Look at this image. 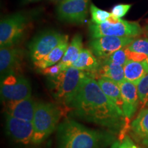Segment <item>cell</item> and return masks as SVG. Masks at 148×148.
<instances>
[{"instance_id":"cell-5","label":"cell","mask_w":148,"mask_h":148,"mask_svg":"<svg viewBox=\"0 0 148 148\" xmlns=\"http://www.w3.org/2000/svg\"><path fill=\"white\" fill-rule=\"evenodd\" d=\"M90 38L101 36L134 37L142 33L140 25L136 22L127 21L112 15L104 23L97 24L90 22L88 25Z\"/></svg>"},{"instance_id":"cell-15","label":"cell","mask_w":148,"mask_h":148,"mask_svg":"<svg viewBox=\"0 0 148 148\" xmlns=\"http://www.w3.org/2000/svg\"><path fill=\"white\" fill-rule=\"evenodd\" d=\"M68 40H69V36L68 35L65 34L64 38L61 40L60 43L55 48H53L46 56L42 58L41 60L34 62V66L37 69L43 70L58 63L64 56L66 49L69 46Z\"/></svg>"},{"instance_id":"cell-1","label":"cell","mask_w":148,"mask_h":148,"mask_svg":"<svg viewBox=\"0 0 148 148\" xmlns=\"http://www.w3.org/2000/svg\"><path fill=\"white\" fill-rule=\"evenodd\" d=\"M66 106L79 119L106 127L112 132H118L124 125L125 116L121 108L105 95L97 81L88 73Z\"/></svg>"},{"instance_id":"cell-26","label":"cell","mask_w":148,"mask_h":148,"mask_svg":"<svg viewBox=\"0 0 148 148\" xmlns=\"http://www.w3.org/2000/svg\"><path fill=\"white\" fill-rule=\"evenodd\" d=\"M132 5L130 4H117L115 5L111 10V14L114 17L117 18H121L124 16L127 12L131 8Z\"/></svg>"},{"instance_id":"cell-12","label":"cell","mask_w":148,"mask_h":148,"mask_svg":"<svg viewBox=\"0 0 148 148\" xmlns=\"http://www.w3.org/2000/svg\"><path fill=\"white\" fill-rule=\"evenodd\" d=\"M23 56V51L15 46L1 47L0 49V73L1 78L10 75L17 73Z\"/></svg>"},{"instance_id":"cell-7","label":"cell","mask_w":148,"mask_h":148,"mask_svg":"<svg viewBox=\"0 0 148 148\" xmlns=\"http://www.w3.org/2000/svg\"><path fill=\"white\" fill-rule=\"evenodd\" d=\"M1 98L5 103L32 97V88L28 79L18 75L10 74L1 78Z\"/></svg>"},{"instance_id":"cell-22","label":"cell","mask_w":148,"mask_h":148,"mask_svg":"<svg viewBox=\"0 0 148 148\" xmlns=\"http://www.w3.org/2000/svg\"><path fill=\"white\" fill-rule=\"evenodd\" d=\"M90 12L91 14V22L97 24L104 23V22L108 21L110 18V16H112L111 12L101 10V9L96 7L92 3L90 5Z\"/></svg>"},{"instance_id":"cell-21","label":"cell","mask_w":148,"mask_h":148,"mask_svg":"<svg viewBox=\"0 0 148 148\" xmlns=\"http://www.w3.org/2000/svg\"><path fill=\"white\" fill-rule=\"evenodd\" d=\"M97 81L105 95L116 106L121 108L123 101L119 85L106 77H99Z\"/></svg>"},{"instance_id":"cell-23","label":"cell","mask_w":148,"mask_h":148,"mask_svg":"<svg viewBox=\"0 0 148 148\" xmlns=\"http://www.w3.org/2000/svg\"><path fill=\"white\" fill-rule=\"evenodd\" d=\"M137 90L140 102L143 107L148 108V73L138 82Z\"/></svg>"},{"instance_id":"cell-3","label":"cell","mask_w":148,"mask_h":148,"mask_svg":"<svg viewBox=\"0 0 148 148\" xmlns=\"http://www.w3.org/2000/svg\"><path fill=\"white\" fill-rule=\"evenodd\" d=\"M61 117V110L51 102H36L34 118L33 144H40L50 136L57 128Z\"/></svg>"},{"instance_id":"cell-14","label":"cell","mask_w":148,"mask_h":148,"mask_svg":"<svg viewBox=\"0 0 148 148\" xmlns=\"http://www.w3.org/2000/svg\"><path fill=\"white\" fill-rule=\"evenodd\" d=\"M36 101L32 97L22 100L6 103V113L18 119L32 121Z\"/></svg>"},{"instance_id":"cell-18","label":"cell","mask_w":148,"mask_h":148,"mask_svg":"<svg viewBox=\"0 0 148 148\" xmlns=\"http://www.w3.org/2000/svg\"><path fill=\"white\" fill-rule=\"evenodd\" d=\"M100 77H106L120 85L125 80L123 66L108 61H101L97 70Z\"/></svg>"},{"instance_id":"cell-17","label":"cell","mask_w":148,"mask_h":148,"mask_svg":"<svg viewBox=\"0 0 148 148\" xmlns=\"http://www.w3.org/2000/svg\"><path fill=\"white\" fill-rule=\"evenodd\" d=\"M84 48L82 35L79 34H75L69 44L64 56L58 62L60 64L62 71L71 67L74 62L78 58L79 53Z\"/></svg>"},{"instance_id":"cell-9","label":"cell","mask_w":148,"mask_h":148,"mask_svg":"<svg viewBox=\"0 0 148 148\" xmlns=\"http://www.w3.org/2000/svg\"><path fill=\"white\" fill-rule=\"evenodd\" d=\"M133 40V37L101 36L91 38L88 42V47L97 58L102 61L114 51L126 47Z\"/></svg>"},{"instance_id":"cell-13","label":"cell","mask_w":148,"mask_h":148,"mask_svg":"<svg viewBox=\"0 0 148 148\" xmlns=\"http://www.w3.org/2000/svg\"><path fill=\"white\" fill-rule=\"evenodd\" d=\"M123 104L122 111L127 119H131L137 110L139 102L137 86L127 80L123 81L119 85Z\"/></svg>"},{"instance_id":"cell-2","label":"cell","mask_w":148,"mask_h":148,"mask_svg":"<svg viewBox=\"0 0 148 148\" xmlns=\"http://www.w3.org/2000/svg\"><path fill=\"white\" fill-rule=\"evenodd\" d=\"M112 133L88 128L67 118L57 127L56 148H105L114 143Z\"/></svg>"},{"instance_id":"cell-4","label":"cell","mask_w":148,"mask_h":148,"mask_svg":"<svg viewBox=\"0 0 148 148\" xmlns=\"http://www.w3.org/2000/svg\"><path fill=\"white\" fill-rule=\"evenodd\" d=\"M33 16L30 12H17L3 18L0 23V48L15 46L21 41Z\"/></svg>"},{"instance_id":"cell-31","label":"cell","mask_w":148,"mask_h":148,"mask_svg":"<svg viewBox=\"0 0 148 148\" xmlns=\"http://www.w3.org/2000/svg\"><path fill=\"white\" fill-rule=\"evenodd\" d=\"M51 1H53V2H56V3H60V2H62V1H64V0H51Z\"/></svg>"},{"instance_id":"cell-10","label":"cell","mask_w":148,"mask_h":148,"mask_svg":"<svg viewBox=\"0 0 148 148\" xmlns=\"http://www.w3.org/2000/svg\"><path fill=\"white\" fill-rule=\"evenodd\" d=\"M89 5L90 0H64L57 7V16L62 21L83 23L88 16Z\"/></svg>"},{"instance_id":"cell-24","label":"cell","mask_w":148,"mask_h":148,"mask_svg":"<svg viewBox=\"0 0 148 148\" xmlns=\"http://www.w3.org/2000/svg\"><path fill=\"white\" fill-rule=\"evenodd\" d=\"M126 49L133 52L143 53L148 56V39L147 38H138L134 40L127 45Z\"/></svg>"},{"instance_id":"cell-28","label":"cell","mask_w":148,"mask_h":148,"mask_svg":"<svg viewBox=\"0 0 148 148\" xmlns=\"http://www.w3.org/2000/svg\"><path fill=\"white\" fill-rule=\"evenodd\" d=\"M119 148H139L136 145H135L132 140L128 136H125L123 140L120 143Z\"/></svg>"},{"instance_id":"cell-8","label":"cell","mask_w":148,"mask_h":148,"mask_svg":"<svg viewBox=\"0 0 148 148\" xmlns=\"http://www.w3.org/2000/svg\"><path fill=\"white\" fill-rule=\"evenodd\" d=\"M65 34L55 30L46 29L34 36L29 44V57L33 63L41 60L60 43Z\"/></svg>"},{"instance_id":"cell-25","label":"cell","mask_w":148,"mask_h":148,"mask_svg":"<svg viewBox=\"0 0 148 148\" xmlns=\"http://www.w3.org/2000/svg\"><path fill=\"white\" fill-rule=\"evenodd\" d=\"M103 60L114 62L115 64L124 66L125 64L127 62V60H128L125 47L122 48V49H120L119 50L114 51L110 56H108V58Z\"/></svg>"},{"instance_id":"cell-32","label":"cell","mask_w":148,"mask_h":148,"mask_svg":"<svg viewBox=\"0 0 148 148\" xmlns=\"http://www.w3.org/2000/svg\"><path fill=\"white\" fill-rule=\"evenodd\" d=\"M147 36H148V34H147Z\"/></svg>"},{"instance_id":"cell-27","label":"cell","mask_w":148,"mask_h":148,"mask_svg":"<svg viewBox=\"0 0 148 148\" xmlns=\"http://www.w3.org/2000/svg\"><path fill=\"white\" fill-rule=\"evenodd\" d=\"M42 71H43L44 73L47 74L50 77L58 75L60 71H62V69H61L60 64L59 63H57L54 64V65L49 66V67L47 68V69L42 70Z\"/></svg>"},{"instance_id":"cell-16","label":"cell","mask_w":148,"mask_h":148,"mask_svg":"<svg viewBox=\"0 0 148 148\" xmlns=\"http://www.w3.org/2000/svg\"><path fill=\"white\" fill-rule=\"evenodd\" d=\"M125 80L137 86L140 79L148 73V62L147 59L143 61L128 60L123 66Z\"/></svg>"},{"instance_id":"cell-20","label":"cell","mask_w":148,"mask_h":148,"mask_svg":"<svg viewBox=\"0 0 148 148\" xmlns=\"http://www.w3.org/2000/svg\"><path fill=\"white\" fill-rule=\"evenodd\" d=\"M133 134L144 143H148V108L140 111L131 123Z\"/></svg>"},{"instance_id":"cell-11","label":"cell","mask_w":148,"mask_h":148,"mask_svg":"<svg viewBox=\"0 0 148 148\" xmlns=\"http://www.w3.org/2000/svg\"><path fill=\"white\" fill-rule=\"evenodd\" d=\"M5 128L9 137L16 143L23 145L32 143L34 135L32 121L18 119L6 113Z\"/></svg>"},{"instance_id":"cell-29","label":"cell","mask_w":148,"mask_h":148,"mask_svg":"<svg viewBox=\"0 0 148 148\" xmlns=\"http://www.w3.org/2000/svg\"><path fill=\"white\" fill-rule=\"evenodd\" d=\"M39 1H40V0H22V3H23V4H27V3H35Z\"/></svg>"},{"instance_id":"cell-30","label":"cell","mask_w":148,"mask_h":148,"mask_svg":"<svg viewBox=\"0 0 148 148\" xmlns=\"http://www.w3.org/2000/svg\"><path fill=\"white\" fill-rule=\"evenodd\" d=\"M120 142L119 141H114L113 143L111 145V147L110 148H119Z\"/></svg>"},{"instance_id":"cell-6","label":"cell","mask_w":148,"mask_h":148,"mask_svg":"<svg viewBox=\"0 0 148 148\" xmlns=\"http://www.w3.org/2000/svg\"><path fill=\"white\" fill-rule=\"evenodd\" d=\"M87 74L71 66L60 71L56 76L50 77L53 97L66 105L77 90L81 81Z\"/></svg>"},{"instance_id":"cell-19","label":"cell","mask_w":148,"mask_h":148,"mask_svg":"<svg viewBox=\"0 0 148 148\" xmlns=\"http://www.w3.org/2000/svg\"><path fill=\"white\" fill-rule=\"evenodd\" d=\"M71 66L83 71L97 72L100 66V62L90 49H83Z\"/></svg>"}]
</instances>
